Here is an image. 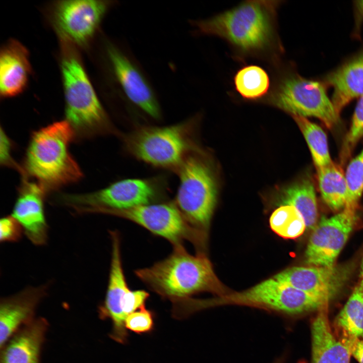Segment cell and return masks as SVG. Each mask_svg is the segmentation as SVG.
Here are the masks:
<instances>
[{
	"mask_svg": "<svg viewBox=\"0 0 363 363\" xmlns=\"http://www.w3.org/2000/svg\"><path fill=\"white\" fill-rule=\"evenodd\" d=\"M354 27L353 34L359 38L361 26L363 24V1H355L353 3Z\"/></svg>",
	"mask_w": 363,
	"mask_h": 363,
	"instance_id": "d6a6232c",
	"label": "cell"
},
{
	"mask_svg": "<svg viewBox=\"0 0 363 363\" xmlns=\"http://www.w3.org/2000/svg\"><path fill=\"white\" fill-rule=\"evenodd\" d=\"M278 1H248L209 19L194 21L202 34L220 37L243 51L263 50L274 36Z\"/></svg>",
	"mask_w": 363,
	"mask_h": 363,
	"instance_id": "3957f363",
	"label": "cell"
},
{
	"mask_svg": "<svg viewBox=\"0 0 363 363\" xmlns=\"http://www.w3.org/2000/svg\"><path fill=\"white\" fill-rule=\"evenodd\" d=\"M328 302L318 309L312 324V363H349V349L336 338L331 328Z\"/></svg>",
	"mask_w": 363,
	"mask_h": 363,
	"instance_id": "44dd1931",
	"label": "cell"
},
{
	"mask_svg": "<svg viewBox=\"0 0 363 363\" xmlns=\"http://www.w3.org/2000/svg\"><path fill=\"white\" fill-rule=\"evenodd\" d=\"M323 82L293 73L283 80L271 97V102L292 115L319 119L329 130L340 124V115L328 97Z\"/></svg>",
	"mask_w": 363,
	"mask_h": 363,
	"instance_id": "30bf717a",
	"label": "cell"
},
{
	"mask_svg": "<svg viewBox=\"0 0 363 363\" xmlns=\"http://www.w3.org/2000/svg\"><path fill=\"white\" fill-rule=\"evenodd\" d=\"M45 194L36 183L24 178L12 215L20 223L27 237L38 246L45 244L48 238V227L43 204Z\"/></svg>",
	"mask_w": 363,
	"mask_h": 363,
	"instance_id": "e0dca14e",
	"label": "cell"
},
{
	"mask_svg": "<svg viewBox=\"0 0 363 363\" xmlns=\"http://www.w3.org/2000/svg\"><path fill=\"white\" fill-rule=\"evenodd\" d=\"M319 191L324 202L333 211H341L345 207L347 188L342 167L334 162L316 169Z\"/></svg>",
	"mask_w": 363,
	"mask_h": 363,
	"instance_id": "7402d4cb",
	"label": "cell"
},
{
	"mask_svg": "<svg viewBox=\"0 0 363 363\" xmlns=\"http://www.w3.org/2000/svg\"><path fill=\"white\" fill-rule=\"evenodd\" d=\"M329 300L282 283L272 277L246 290L200 299V310L224 305L253 307L287 316L319 309Z\"/></svg>",
	"mask_w": 363,
	"mask_h": 363,
	"instance_id": "52a82bcc",
	"label": "cell"
},
{
	"mask_svg": "<svg viewBox=\"0 0 363 363\" xmlns=\"http://www.w3.org/2000/svg\"><path fill=\"white\" fill-rule=\"evenodd\" d=\"M341 341L348 347L351 355L359 363H363V341L358 338L345 335H342Z\"/></svg>",
	"mask_w": 363,
	"mask_h": 363,
	"instance_id": "1f68e13d",
	"label": "cell"
},
{
	"mask_svg": "<svg viewBox=\"0 0 363 363\" xmlns=\"http://www.w3.org/2000/svg\"><path fill=\"white\" fill-rule=\"evenodd\" d=\"M323 82L333 89L331 100L340 115L351 101L363 95V47L327 74Z\"/></svg>",
	"mask_w": 363,
	"mask_h": 363,
	"instance_id": "d6986e66",
	"label": "cell"
},
{
	"mask_svg": "<svg viewBox=\"0 0 363 363\" xmlns=\"http://www.w3.org/2000/svg\"><path fill=\"white\" fill-rule=\"evenodd\" d=\"M48 327L40 317L23 326L1 347L0 363H40Z\"/></svg>",
	"mask_w": 363,
	"mask_h": 363,
	"instance_id": "ac0fdd59",
	"label": "cell"
},
{
	"mask_svg": "<svg viewBox=\"0 0 363 363\" xmlns=\"http://www.w3.org/2000/svg\"><path fill=\"white\" fill-rule=\"evenodd\" d=\"M237 92L247 99H256L265 95L270 87L267 73L256 65L246 66L237 71L234 77Z\"/></svg>",
	"mask_w": 363,
	"mask_h": 363,
	"instance_id": "484cf974",
	"label": "cell"
},
{
	"mask_svg": "<svg viewBox=\"0 0 363 363\" xmlns=\"http://www.w3.org/2000/svg\"><path fill=\"white\" fill-rule=\"evenodd\" d=\"M23 229L13 216L2 218L0 221V239L2 242H16L22 237Z\"/></svg>",
	"mask_w": 363,
	"mask_h": 363,
	"instance_id": "f546056e",
	"label": "cell"
},
{
	"mask_svg": "<svg viewBox=\"0 0 363 363\" xmlns=\"http://www.w3.org/2000/svg\"><path fill=\"white\" fill-rule=\"evenodd\" d=\"M282 194V204L294 206L302 215L307 228L313 230L318 223V212L315 189L311 177L302 178Z\"/></svg>",
	"mask_w": 363,
	"mask_h": 363,
	"instance_id": "603a6c76",
	"label": "cell"
},
{
	"mask_svg": "<svg viewBox=\"0 0 363 363\" xmlns=\"http://www.w3.org/2000/svg\"><path fill=\"white\" fill-rule=\"evenodd\" d=\"M66 120L76 136H91L115 132L101 105L81 62L66 46L61 60Z\"/></svg>",
	"mask_w": 363,
	"mask_h": 363,
	"instance_id": "277c9868",
	"label": "cell"
},
{
	"mask_svg": "<svg viewBox=\"0 0 363 363\" xmlns=\"http://www.w3.org/2000/svg\"><path fill=\"white\" fill-rule=\"evenodd\" d=\"M292 117L306 139L316 169L332 163L327 137L323 130L305 117L298 115Z\"/></svg>",
	"mask_w": 363,
	"mask_h": 363,
	"instance_id": "d4e9b609",
	"label": "cell"
},
{
	"mask_svg": "<svg viewBox=\"0 0 363 363\" xmlns=\"http://www.w3.org/2000/svg\"><path fill=\"white\" fill-rule=\"evenodd\" d=\"M112 244L107 288L104 301L98 307L101 320L109 319L112 329L109 336L117 343L125 344L129 335L125 326L127 317L145 307L149 294L144 290H131L124 273L120 241L117 231H109Z\"/></svg>",
	"mask_w": 363,
	"mask_h": 363,
	"instance_id": "9c48e42d",
	"label": "cell"
},
{
	"mask_svg": "<svg viewBox=\"0 0 363 363\" xmlns=\"http://www.w3.org/2000/svg\"><path fill=\"white\" fill-rule=\"evenodd\" d=\"M274 363H284L282 359H278Z\"/></svg>",
	"mask_w": 363,
	"mask_h": 363,
	"instance_id": "e575fe53",
	"label": "cell"
},
{
	"mask_svg": "<svg viewBox=\"0 0 363 363\" xmlns=\"http://www.w3.org/2000/svg\"><path fill=\"white\" fill-rule=\"evenodd\" d=\"M357 209L345 207L336 214L323 218L313 229L306 253L311 266H332L344 246L357 220Z\"/></svg>",
	"mask_w": 363,
	"mask_h": 363,
	"instance_id": "7c38bea8",
	"label": "cell"
},
{
	"mask_svg": "<svg viewBox=\"0 0 363 363\" xmlns=\"http://www.w3.org/2000/svg\"><path fill=\"white\" fill-rule=\"evenodd\" d=\"M48 284L28 286L1 299L0 347L35 318L36 309L47 294Z\"/></svg>",
	"mask_w": 363,
	"mask_h": 363,
	"instance_id": "2e32d148",
	"label": "cell"
},
{
	"mask_svg": "<svg viewBox=\"0 0 363 363\" xmlns=\"http://www.w3.org/2000/svg\"><path fill=\"white\" fill-rule=\"evenodd\" d=\"M360 276L363 277V256L362 258V261H361V275Z\"/></svg>",
	"mask_w": 363,
	"mask_h": 363,
	"instance_id": "836d02e7",
	"label": "cell"
},
{
	"mask_svg": "<svg viewBox=\"0 0 363 363\" xmlns=\"http://www.w3.org/2000/svg\"><path fill=\"white\" fill-rule=\"evenodd\" d=\"M135 273L150 290L171 302L172 314L177 319H183L193 295L209 292L219 296L227 292L208 258L202 253L190 254L182 245L173 246L165 259Z\"/></svg>",
	"mask_w": 363,
	"mask_h": 363,
	"instance_id": "6da1fadb",
	"label": "cell"
},
{
	"mask_svg": "<svg viewBox=\"0 0 363 363\" xmlns=\"http://www.w3.org/2000/svg\"><path fill=\"white\" fill-rule=\"evenodd\" d=\"M31 73L28 51L15 40L9 41L0 53V93L1 96H16L25 88Z\"/></svg>",
	"mask_w": 363,
	"mask_h": 363,
	"instance_id": "ffe728a7",
	"label": "cell"
},
{
	"mask_svg": "<svg viewBox=\"0 0 363 363\" xmlns=\"http://www.w3.org/2000/svg\"><path fill=\"white\" fill-rule=\"evenodd\" d=\"M350 269L346 266H297L276 274L278 281L308 293L330 300L346 282Z\"/></svg>",
	"mask_w": 363,
	"mask_h": 363,
	"instance_id": "5bb4252c",
	"label": "cell"
},
{
	"mask_svg": "<svg viewBox=\"0 0 363 363\" xmlns=\"http://www.w3.org/2000/svg\"><path fill=\"white\" fill-rule=\"evenodd\" d=\"M160 185L154 178H127L92 193L62 194L56 202L78 214H104L151 204L159 195Z\"/></svg>",
	"mask_w": 363,
	"mask_h": 363,
	"instance_id": "ba28073f",
	"label": "cell"
},
{
	"mask_svg": "<svg viewBox=\"0 0 363 363\" xmlns=\"http://www.w3.org/2000/svg\"><path fill=\"white\" fill-rule=\"evenodd\" d=\"M11 141L8 137L5 132L1 128V151L0 158L2 164L7 166L16 167L20 170L19 166L17 165L15 162L13 161L11 156Z\"/></svg>",
	"mask_w": 363,
	"mask_h": 363,
	"instance_id": "4dcf8cb0",
	"label": "cell"
},
{
	"mask_svg": "<svg viewBox=\"0 0 363 363\" xmlns=\"http://www.w3.org/2000/svg\"><path fill=\"white\" fill-rule=\"evenodd\" d=\"M345 177L347 188L345 207L357 209L359 201L363 194V148L348 163Z\"/></svg>",
	"mask_w": 363,
	"mask_h": 363,
	"instance_id": "83f0119b",
	"label": "cell"
},
{
	"mask_svg": "<svg viewBox=\"0 0 363 363\" xmlns=\"http://www.w3.org/2000/svg\"><path fill=\"white\" fill-rule=\"evenodd\" d=\"M195 117L166 126H139L122 136L133 157L156 167L175 172L187 155L198 147Z\"/></svg>",
	"mask_w": 363,
	"mask_h": 363,
	"instance_id": "5b68a950",
	"label": "cell"
},
{
	"mask_svg": "<svg viewBox=\"0 0 363 363\" xmlns=\"http://www.w3.org/2000/svg\"><path fill=\"white\" fill-rule=\"evenodd\" d=\"M125 326L127 330L138 334L149 333L154 329L153 313L144 307L127 317Z\"/></svg>",
	"mask_w": 363,
	"mask_h": 363,
	"instance_id": "f1b7e54d",
	"label": "cell"
},
{
	"mask_svg": "<svg viewBox=\"0 0 363 363\" xmlns=\"http://www.w3.org/2000/svg\"><path fill=\"white\" fill-rule=\"evenodd\" d=\"M271 229L284 238H296L307 228L305 220L294 206L283 205L272 213L269 219Z\"/></svg>",
	"mask_w": 363,
	"mask_h": 363,
	"instance_id": "4316f807",
	"label": "cell"
},
{
	"mask_svg": "<svg viewBox=\"0 0 363 363\" xmlns=\"http://www.w3.org/2000/svg\"><path fill=\"white\" fill-rule=\"evenodd\" d=\"M107 51L115 77L127 97L149 116L160 119L161 113L156 97L139 70L114 46H108Z\"/></svg>",
	"mask_w": 363,
	"mask_h": 363,
	"instance_id": "9a60e30c",
	"label": "cell"
},
{
	"mask_svg": "<svg viewBox=\"0 0 363 363\" xmlns=\"http://www.w3.org/2000/svg\"><path fill=\"white\" fill-rule=\"evenodd\" d=\"M108 6L102 1H60L53 10L54 25L64 39L83 45L93 36Z\"/></svg>",
	"mask_w": 363,
	"mask_h": 363,
	"instance_id": "4fadbf2b",
	"label": "cell"
},
{
	"mask_svg": "<svg viewBox=\"0 0 363 363\" xmlns=\"http://www.w3.org/2000/svg\"><path fill=\"white\" fill-rule=\"evenodd\" d=\"M75 133L66 120L55 122L34 132L24 160V172L45 193L76 182L83 176L69 151Z\"/></svg>",
	"mask_w": 363,
	"mask_h": 363,
	"instance_id": "7a4b0ae2",
	"label": "cell"
},
{
	"mask_svg": "<svg viewBox=\"0 0 363 363\" xmlns=\"http://www.w3.org/2000/svg\"><path fill=\"white\" fill-rule=\"evenodd\" d=\"M111 215L135 222L173 246L182 245L185 240L198 249L205 246L207 233L191 225L174 203H151L116 211Z\"/></svg>",
	"mask_w": 363,
	"mask_h": 363,
	"instance_id": "8fae6325",
	"label": "cell"
},
{
	"mask_svg": "<svg viewBox=\"0 0 363 363\" xmlns=\"http://www.w3.org/2000/svg\"><path fill=\"white\" fill-rule=\"evenodd\" d=\"M336 324L342 335L363 337V277L338 315Z\"/></svg>",
	"mask_w": 363,
	"mask_h": 363,
	"instance_id": "cb8c5ba5",
	"label": "cell"
},
{
	"mask_svg": "<svg viewBox=\"0 0 363 363\" xmlns=\"http://www.w3.org/2000/svg\"><path fill=\"white\" fill-rule=\"evenodd\" d=\"M179 183L174 203L188 222L207 233L217 202L211 166L199 147L186 157L176 172Z\"/></svg>",
	"mask_w": 363,
	"mask_h": 363,
	"instance_id": "8992f818",
	"label": "cell"
}]
</instances>
